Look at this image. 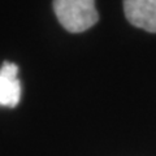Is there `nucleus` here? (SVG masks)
<instances>
[{"mask_svg": "<svg viewBox=\"0 0 156 156\" xmlns=\"http://www.w3.org/2000/svg\"><path fill=\"white\" fill-rule=\"evenodd\" d=\"M53 12L61 26L69 33H83L99 20L95 0H53Z\"/></svg>", "mask_w": 156, "mask_h": 156, "instance_id": "f257e3e1", "label": "nucleus"}, {"mask_svg": "<svg viewBox=\"0 0 156 156\" xmlns=\"http://www.w3.org/2000/svg\"><path fill=\"white\" fill-rule=\"evenodd\" d=\"M124 12L133 26L156 33V0H124Z\"/></svg>", "mask_w": 156, "mask_h": 156, "instance_id": "f03ea898", "label": "nucleus"}, {"mask_svg": "<svg viewBox=\"0 0 156 156\" xmlns=\"http://www.w3.org/2000/svg\"><path fill=\"white\" fill-rule=\"evenodd\" d=\"M18 66L13 62L4 61L0 68V104L16 107L21 96V85L17 80Z\"/></svg>", "mask_w": 156, "mask_h": 156, "instance_id": "7ed1b4c3", "label": "nucleus"}]
</instances>
